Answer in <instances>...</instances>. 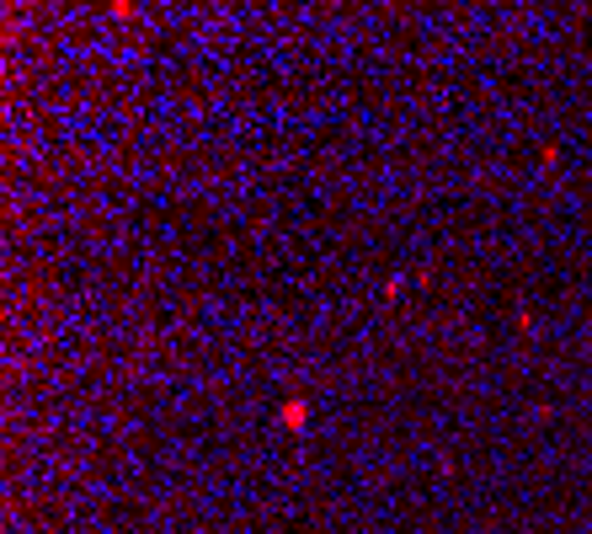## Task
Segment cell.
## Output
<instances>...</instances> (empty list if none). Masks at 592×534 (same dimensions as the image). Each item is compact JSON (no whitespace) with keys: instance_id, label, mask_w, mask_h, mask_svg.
I'll use <instances>...</instances> for the list:
<instances>
[{"instance_id":"cell-1","label":"cell","mask_w":592,"mask_h":534,"mask_svg":"<svg viewBox=\"0 0 592 534\" xmlns=\"http://www.w3.org/2000/svg\"><path fill=\"white\" fill-rule=\"evenodd\" d=\"M277 422H283L288 433H299V428L310 422V401H305V396H288V401L277 407Z\"/></svg>"}]
</instances>
